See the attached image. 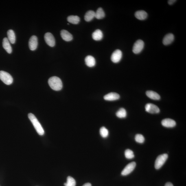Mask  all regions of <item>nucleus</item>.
I'll return each mask as SVG.
<instances>
[{
  "mask_svg": "<svg viewBox=\"0 0 186 186\" xmlns=\"http://www.w3.org/2000/svg\"><path fill=\"white\" fill-rule=\"evenodd\" d=\"M48 83L51 89L55 91H59L62 89V83L58 77L53 76L49 79Z\"/></svg>",
  "mask_w": 186,
  "mask_h": 186,
  "instance_id": "1",
  "label": "nucleus"
},
{
  "mask_svg": "<svg viewBox=\"0 0 186 186\" xmlns=\"http://www.w3.org/2000/svg\"><path fill=\"white\" fill-rule=\"evenodd\" d=\"M103 37V33L100 30L97 29L92 34V37L96 41H99L102 39Z\"/></svg>",
  "mask_w": 186,
  "mask_h": 186,
  "instance_id": "18",
  "label": "nucleus"
},
{
  "mask_svg": "<svg viewBox=\"0 0 186 186\" xmlns=\"http://www.w3.org/2000/svg\"><path fill=\"white\" fill-rule=\"evenodd\" d=\"M82 186H91V185L90 183H86Z\"/></svg>",
  "mask_w": 186,
  "mask_h": 186,
  "instance_id": "31",
  "label": "nucleus"
},
{
  "mask_svg": "<svg viewBox=\"0 0 186 186\" xmlns=\"http://www.w3.org/2000/svg\"><path fill=\"white\" fill-rule=\"evenodd\" d=\"M85 62L86 66L90 67H94L96 63L95 59L91 56H86L85 59Z\"/></svg>",
  "mask_w": 186,
  "mask_h": 186,
  "instance_id": "17",
  "label": "nucleus"
},
{
  "mask_svg": "<svg viewBox=\"0 0 186 186\" xmlns=\"http://www.w3.org/2000/svg\"><path fill=\"white\" fill-rule=\"evenodd\" d=\"M136 165V163L134 162L128 164L121 172V175L123 176H126L130 174L135 169Z\"/></svg>",
  "mask_w": 186,
  "mask_h": 186,
  "instance_id": "6",
  "label": "nucleus"
},
{
  "mask_svg": "<svg viewBox=\"0 0 186 186\" xmlns=\"http://www.w3.org/2000/svg\"><path fill=\"white\" fill-rule=\"evenodd\" d=\"M117 116L120 118H123L127 116V113L126 110L123 108H120L116 113Z\"/></svg>",
  "mask_w": 186,
  "mask_h": 186,
  "instance_id": "24",
  "label": "nucleus"
},
{
  "mask_svg": "<svg viewBox=\"0 0 186 186\" xmlns=\"http://www.w3.org/2000/svg\"><path fill=\"white\" fill-rule=\"evenodd\" d=\"M146 95L149 98L154 100H159L160 99V95L155 92L148 91L146 92Z\"/></svg>",
  "mask_w": 186,
  "mask_h": 186,
  "instance_id": "19",
  "label": "nucleus"
},
{
  "mask_svg": "<svg viewBox=\"0 0 186 186\" xmlns=\"http://www.w3.org/2000/svg\"><path fill=\"white\" fill-rule=\"evenodd\" d=\"M95 12L93 10H89L86 12L84 16V19L86 21L89 22L92 21L95 17Z\"/></svg>",
  "mask_w": 186,
  "mask_h": 186,
  "instance_id": "20",
  "label": "nucleus"
},
{
  "mask_svg": "<svg viewBox=\"0 0 186 186\" xmlns=\"http://www.w3.org/2000/svg\"><path fill=\"white\" fill-rule=\"evenodd\" d=\"M146 111L151 113H158L160 112L158 106L152 104H148L145 106Z\"/></svg>",
  "mask_w": 186,
  "mask_h": 186,
  "instance_id": "9",
  "label": "nucleus"
},
{
  "mask_svg": "<svg viewBox=\"0 0 186 186\" xmlns=\"http://www.w3.org/2000/svg\"><path fill=\"white\" fill-rule=\"evenodd\" d=\"M120 97L118 94L115 93H111L104 96L105 100L109 101H113L118 100Z\"/></svg>",
  "mask_w": 186,
  "mask_h": 186,
  "instance_id": "12",
  "label": "nucleus"
},
{
  "mask_svg": "<svg viewBox=\"0 0 186 186\" xmlns=\"http://www.w3.org/2000/svg\"><path fill=\"white\" fill-rule=\"evenodd\" d=\"M65 186H75L76 182L75 180L71 176H68L67 178V181L66 183H64Z\"/></svg>",
  "mask_w": 186,
  "mask_h": 186,
  "instance_id": "25",
  "label": "nucleus"
},
{
  "mask_svg": "<svg viewBox=\"0 0 186 186\" xmlns=\"http://www.w3.org/2000/svg\"><path fill=\"white\" fill-rule=\"evenodd\" d=\"M105 15L104 10L100 7L97 9V12H95V17L97 19H102L104 17Z\"/></svg>",
  "mask_w": 186,
  "mask_h": 186,
  "instance_id": "23",
  "label": "nucleus"
},
{
  "mask_svg": "<svg viewBox=\"0 0 186 186\" xmlns=\"http://www.w3.org/2000/svg\"><path fill=\"white\" fill-rule=\"evenodd\" d=\"M61 36L62 39L66 41H70L73 39V36L67 30H62L61 31Z\"/></svg>",
  "mask_w": 186,
  "mask_h": 186,
  "instance_id": "13",
  "label": "nucleus"
},
{
  "mask_svg": "<svg viewBox=\"0 0 186 186\" xmlns=\"http://www.w3.org/2000/svg\"><path fill=\"white\" fill-rule=\"evenodd\" d=\"M0 80L7 85L12 84L13 81L11 75L6 72L3 71H0Z\"/></svg>",
  "mask_w": 186,
  "mask_h": 186,
  "instance_id": "3",
  "label": "nucleus"
},
{
  "mask_svg": "<svg viewBox=\"0 0 186 186\" xmlns=\"http://www.w3.org/2000/svg\"><path fill=\"white\" fill-rule=\"evenodd\" d=\"M100 133L101 137L103 138H106L109 135V131L105 127H101L100 130Z\"/></svg>",
  "mask_w": 186,
  "mask_h": 186,
  "instance_id": "27",
  "label": "nucleus"
},
{
  "mask_svg": "<svg viewBox=\"0 0 186 186\" xmlns=\"http://www.w3.org/2000/svg\"><path fill=\"white\" fill-rule=\"evenodd\" d=\"M135 140L137 142L140 143H143L145 140L144 137L141 134H137L135 136Z\"/></svg>",
  "mask_w": 186,
  "mask_h": 186,
  "instance_id": "28",
  "label": "nucleus"
},
{
  "mask_svg": "<svg viewBox=\"0 0 186 186\" xmlns=\"http://www.w3.org/2000/svg\"><path fill=\"white\" fill-rule=\"evenodd\" d=\"M168 155L163 154L158 156L155 163V167L156 169H159L162 166L168 158Z\"/></svg>",
  "mask_w": 186,
  "mask_h": 186,
  "instance_id": "4",
  "label": "nucleus"
},
{
  "mask_svg": "<svg viewBox=\"0 0 186 186\" xmlns=\"http://www.w3.org/2000/svg\"><path fill=\"white\" fill-rule=\"evenodd\" d=\"M176 0H169L168 1V3L169 5H172L176 2Z\"/></svg>",
  "mask_w": 186,
  "mask_h": 186,
  "instance_id": "29",
  "label": "nucleus"
},
{
  "mask_svg": "<svg viewBox=\"0 0 186 186\" xmlns=\"http://www.w3.org/2000/svg\"><path fill=\"white\" fill-rule=\"evenodd\" d=\"M124 154L125 157H126L127 159H133L134 156L133 151L129 149H127V150L125 151Z\"/></svg>",
  "mask_w": 186,
  "mask_h": 186,
  "instance_id": "26",
  "label": "nucleus"
},
{
  "mask_svg": "<svg viewBox=\"0 0 186 186\" xmlns=\"http://www.w3.org/2000/svg\"><path fill=\"white\" fill-rule=\"evenodd\" d=\"M38 45L37 38L35 36L31 37L29 41V47L31 50H35Z\"/></svg>",
  "mask_w": 186,
  "mask_h": 186,
  "instance_id": "10",
  "label": "nucleus"
},
{
  "mask_svg": "<svg viewBox=\"0 0 186 186\" xmlns=\"http://www.w3.org/2000/svg\"><path fill=\"white\" fill-rule=\"evenodd\" d=\"M45 41L48 45L51 47H54L55 45V40L54 36L51 33H46L44 36Z\"/></svg>",
  "mask_w": 186,
  "mask_h": 186,
  "instance_id": "8",
  "label": "nucleus"
},
{
  "mask_svg": "<svg viewBox=\"0 0 186 186\" xmlns=\"http://www.w3.org/2000/svg\"><path fill=\"white\" fill-rule=\"evenodd\" d=\"M144 45V43L142 40H138L134 44L132 51L135 54H139L143 50Z\"/></svg>",
  "mask_w": 186,
  "mask_h": 186,
  "instance_id": "5",
  "label": "nucleus"
},
{
  "mask_svg": "<svg viewBox=\"0 0 186 186\" xmlns=\"http://www.w3.org/2000/svg\"><path fill=\"white\" fill-rule=\"evenodd\" d=\"M135 16L138 19L142 21L146 19L148 14L145 11L139 10L135 12Z\"/></svg>",
  "mask_w": 186,
  "mask_h": 186,
  "instance_id": "16",
  "label": "nucleus"
},
{
  "mask_svg": "<svg viewBox=\"0 0 186 186\" xmlns=\"http://www.w3.org/2000/svg\"><path fill=\"white\" fill-rule=\"evenodd\" d=\"M122 56V51L119 49L116 50L112 53L111 56V60L114 63H118L121 60Z\"/></svg>",
  "mask_w": 186,
  "mask_h": 186,
  "instance_id": "7",
  "label": "nucleus"
},
{
  "mask_svg": "<svg viewBox=\"0 0 186 186\" xmlns=\"http://www.w3.org/2000/svg\"><path fill=\"white\" fill-rule=\"evenodd\" d=\"M174 35L172 34H167L165 35L163 40V43L165 45H170L174 41Z\"/></svg>",
  "mask_w": 186,
  "mask_h": 186,
  "instance_id": "14",
  "label": "nucleus"
},
{
  "mask_svg": "<svg viewBox=\"0 0 186 186\" xmlns=\"http://www.w3.org/2000/svg\"><path fill=\"white\" fill-rule=\"evenodd\" d=\"M165 186H174V185H173V184L170 183V182H167V183L165 184Z\"/></svg>",
  "mask_w": 186,
  "mask_h": 186,
  "instance_id": "30",
  "label": "nucleus"
},
{
  "mask_svg": "<svg viewBox=\"0 0 186 186\" xmlns=\"http://www.w3.org/2000/svg\"><path fill=\"white\" fill-rule=\"evenodd\" d=\"M162 125L165 127L173 128L176 126V123L174 120L170 119H165L162 121Z\"/></svg>",
  "mask_w": 186,
  "mask_h": 186,
  "instance_id": "11",
  "label": "nucleus"
},
{
  "mask_svg": "<svg viewBox=\"0 0 186 186\" xmlns=\"http://www.w3.org/2000/svg\"><path fill=\"white\" fill-rule=\"evenodd\" d=\"M3 46L6 50L8 53H11L12 52V48L11 46L10 42L9 41L8 38H3Z\"/></svg>",
  "mask_w": 186,
  "mask_h": 186,
  "instance_id": "15",
  "label": "nucleus"
},
{
  "mask_svg": "<svg viewBox=\"0 0 186 186\" xmlns=\"http://www.w3.org/2000/svg\"><path fill=\"white\" fill-rule=\"evenodd\" d=\"M8 39L10 43L14 44L16 41L15 35L14 31L12 30H9L7 32Z\"/></svg>",
  "mask_w": 186,
  "mask_h": 186,
  "instance_id": "22",
  "label": "nucleus"
},
{
  "mask_svg": "<svg viewBox=\"0 0 186 186\" xmlns=\"http://www.w3.org/2000/svg\"><path fill=\"white\" fill-rule=\"evenodd\" d=\"M28 118L31 122L32 123L33 126L39 135L43 136L45 133L43 128L37 119L35 115L32 113H30L28 115Z\"/></svg>",
  "mask_w": 186,
  "mask_h": 186,
  "instance_id": "2",
  "label": "nucleus"
},
{
  "mask_svg": "<svg viewBox=\"0 0 186 186\" xmlns=\"http://www.w3.org/2000/svg\"><path fill=\"white\" fill-rule=\"evenodd\" d=\"M67 21L73 24H77L80 22V19L78 16L71 15L68 17Z\"/></svg>",
  "mask_w": 186,
  "mask_h": 186,
  "instance_id": "21",
  "label": "nucleus"
}]
</instances>
